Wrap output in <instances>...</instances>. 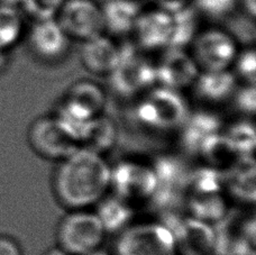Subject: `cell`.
I'll return each instance as SVG.
<instances>
[{
    "instance_id": "1",
    "label": "cell",
    "mask_w": 256,
    "mask_h": 255,
    "mask_svg": "<svg viewBox=\"0 0 256 255\" xmlns=\"http://www.w3.org/2000/svg\"><path fill=\"white\" fill-rule=\"evenodd\" d=\"M112 166L100 154L79 148L63 158L53 176L54 194L70 210L98 204L110 189Z\"/></svg>"
},
{
    "instance_id": "2",
    "label": "cell",
    "mask_w": 256,
    "mask_h": 255,
    "mask_svg": "<svg viewBox=\"0 0 256 255\" xmlns=\"http://www.w3.org/2000/svg\"><path fill=\"white\" fill-rule=\"evenodd\" d=\"M134 114L136 120L145 128L166 133L180 130L190 115V109L180 91L158 86L140 100Z\"/></svg>"
},
{
    "instance_id": "3",
    "label": "cell",
    "mask_w": 256,
    "mask_h": 255,
    "mask_svg": "<svg viewBox=\"0 0 256 255\" xmlns=\"http://www.w3.org/2000/svg\"><path fill=\"white\" fill-rule=\"evenodd\" d=\"M27 140L30 148L48 160L62 161L80 148L79 132L56 115L35 120Z\"/></svg>"
},
{
    "instance_id": "4",
    "label": "cell",
    "mask_w": 256,
    "mask_h": 255,
    "mask_svg": "<svg viewBox=\"0 0 256 255\" xmlns=\"http://www.w3.org/2000/svg\"><path fill=\"white\" fill-rule=\"evenodd\" d=\"M106 230L96 212L86 209L71 210L58 222L56 240L68 255H86L99 250Z\"/></svg>"
},
{
    "instance_id": "5",
    "label": "cell",
    "mask_w": 256,
    "mask_h": 255,
    "mask_svg": "<svg viewBox=\"0 0 256 255\" xmlns=\"http://www.w3.org/2000/svg\"><path fill=\"white\" fill-rule=\"evenodd\" d=\"M109 76L112 89L122 97H134L156 84L155 66L130 43L120 48V61Z\"/></svg>"
},
{
    "instance_id": "6",
    "label": "cell",
    "mask_w": 256,
    "mask_h": 255,
    "mask_svg": "<svg viewBox=\"0 0 256 255\" xmlns=\"http://www.w3.org/2000/svg\"><path fill=\"white\" fill-rule=\"evenodd\" d=\"M117 255H179L174 238L163 222H143L120 232Z\"/></svg>"
},
{
    "instance_id": "7",
    "label": "cell",
    "mask_w": 256,
    "mask_h": 255,
    "mask_svg": "<svg viewBox=\"0 0 256 255\" xmlns=\"http://www.w3.org/2000/svg\"><path fill=\"white\" fill-rule=\"evenodd\" d=\"M110 189L126 202H150L156 189V176L152 166L137 161H122L112 168Z\"/></svg>"
},
{
    "instance_id": "8",
    "label": "cell",
    "mask_w": 256,
    "mask_h": 255,
    "mask_svg": "<svg viewBox=\"0 0 256 255\" xmlns=\"http://www.w3.org/2000/svg\"><path fill=\"white\" fill-rule=\"evenodd\" d=\"M106 104V94L92 81H79L63 96L56 116L80 132L81 126L99 116Z\"/></svg>"
},
{
    "instance_id": "9",
    "label": "cell",
    "mask_w": 256,
    "mask_h": 255,
    "mask_svg": "<svg viewBox=\"0 0 256 255\" xmlns=\"http://www.w3.org/2000/svg\"><path fill=\"white\" fill-rule=\"evenodd\" d=\"M163 224L171 230L179 255L214 254L216 234L209 222L168 212Z\"/></svg>"
},
{
    "instance_id": "10",
    "label": "cell",
    "mask_w": 256,
    "mask_h": 255,
    "mask_svg": "<svg viewBox=\"0 0 256 255\" xmlns=\"http://www.w3.org/2000/svg\"><path fill=\"white\" fill-rule=\"evenodd\" d=\"M58 22L68 38L82 40L102 35L104 30L102 7L92 0H66Z\"/></svg>"
},
{
    "instance_id": "11",
    "label": "cell",
    "mask_w": 256,
    "mask_h": 255,
    "mask_svg": "<svg viewBox=\"0 0 256 255\" xmlns=\"http://www.w3.org/2000/svg\"><path fill=\"white\" fill-rule=\"evenodd\" d=\"M216 245L217 255H255V220L244 218L236 214L227 212L217 222Z\"/></svg>"
},
{
    "instance_id": "12",
    "label": "cell",
    "mask_w": 256,
    "mask_h": 255,
    "mask_svg": "<svg viewBox=\"0 0 256 255\" xmlns=\"http://www.w3.org/2000/svg\"><path fill=\"white\" fill-rule=\"evenodd\" d=\"M236 56V42L227 32L209 30L194 40V60L204 71L227 70Z\"/></svg>"
},
{
    "instance_id": "13",
    "label": "cell",
    "mask_w": 256,
    "mask_h": 255,
    "mask_svg": "<svg viewBox=\"0 0 256 255\" xmlns=\"http://www.w3.org/2000/svg\"><path fill=\"white\" fill-rule=\"evenodd\" d=\"M155 74L160 86L180 91L194 84L199 74V66L184 48H168L158 66H155Z\"/></svg>"
},
{
    "instance_id": "14",
    "label": "cell",
    "mask_w": 256,
    "mask_h": 255,
    "mask_svg": "<svg viewBox=\"0 0 256 255\" xmlns=\"http://www.w3.org/2000/svg\"><path fill=\"white\" fill-rule=\"evenodd\" d=\"M132 32L140 48L145 50L168 48L172 33L171 14L161 9L140 14Z\"/></svg>"
},
{
    "instance_id": "15",
    "label": "cell",
    "mask_w": 256,
    "mask_h": 255,
    "mask_svg": "<svg viewBox=\"0 0 256 255\" xmlns=\"http://www.w3.org/2000/svg\"><path fill=\"white\" fill-rule=\"evenodd\" d=\"M120 61V48L104 35L84 40L81 62L86 71L96 76H110Z\"/></svg>"
},
{
    "instance_id": "16",
    "label": "cell",
    "mask_w": 256,
    "mask_h": 255,
    "mask_svg": "<svg viewBox=\"0 0 256 255\" xmlns=\"http://www.w3.org/2000/svg\"><path fill=\"white\" fill-rule=\"evenodd\" d=\"M68 35L56 18L36 22L30 34V44L33 51L43 58H58L68 48Z\"/></svg>"
},
{
    "instance_id": "17",
    "label": "cell",
    "mask_w": 256,
    "mask_h": 255,
    "mask_svg": "<svg viewBox=\"0 0 256 255\" xmlns=\"http://www.w3.org/2000/svg\"><path fill=\"white\" fill-rule=\"evenodd\" d=\"M222 127L220 117L214 112L206 110L190 112L180 128L182 146L191 153H198L206 140L212 135L220 133Z\"/></svg>"
},
{
    "instance_id": "18",
    "label": "cell",
    "mask_w": 256,
    "mask_h": 255,
    "mask_svg": "<svg viewBox=\"0 0 256 255\" xmlns=\"http://www.w3.org/2000/svg\"><path fill=\"white\" fill-rule=\"evenodd\" d=\"M117 135V126L112 120L102 115L94 117L81 126L80 148L102 156L115 146Z\"/></svg>"
},
{
    "instance_id": "19",
    "label": "cell",
    "mask_w": 256,
    "mask_h": 255,
    "mask_svg": "<svg viewBox=\"0 0 256 255\" xmlns=\"http://www.w3.org/2000/svg\"><path fill=\"white\" fill-rule=\"evenodd\" d=\"M225 188L240 202H255V161L253 156H240L226 173Z\"/></svg>"
},
{
    "instance_id": "20",
    "label": "cell",
    "mask_w": 256,
    "mask_h": 255,
    "mask_svg": "<svg viewBox=\"0 0 256 255\" xmlns=\"http://www.w3.org/2000/svg\"><path fill=\"white\" fill-rule=\"evenodd\" d=\"M104 30L116 35L132 32L140 15V7L136 0H107L102 8Z\"/></svg>"
},
{
    "instance_id": "21",
    "label": "cell",
    "mask_w": 256,
    "mask_h": 255,
    "mask_svg": "<svg viewBox=\"0 0 256 255\" xmlns=\"http://www.w3.org/2000/svg\"><path fill=\"white\" fill-rule=\"evenodd\" d=\"M191 216L206 222H218L228 212V204L224 191H208V192L184 194Z\"/></svg>"
},
{
    "instance_id": "22",
    "label": "cell",
    "mask_w": 256,
    "mask_h": 255,
    "mask_svg": "<svg viewBox=\"0 0 256 255\" xmlns=\"http://www.w3.org/2000/svg\"><path fill=\"white\" fill-rule=\"evenodd\" d=\"M96 214L106 233H120L130 226L135 216V208L134 204L114 194L100 200Z\"/></svg>"
},
{
    "instance_id": "23",
    "label": "cell",
    "mask_w": 256,
    "mask_h": 255,
    "mask_svg": "<svg viewBox=\"0 0 256 255\" xmlns=\"http://www.w3.org/2000/svg\"><path fill=\"white\" fill-rule=\"evenodd\" d=\"M199 97L209 102H222L236 90V78L227 70L204 71L194 81Z\"/></svg>"
},
{
    "instance_id": "24",
    "label": "cell",
    "mask_w": 256,
    "mask_h": 255,
    "mask_svg": "<svg viewBox=\"0 0 256 255\" xmlns=\"http://www.w3.org/2000/svg\"><path fill=\"white\" fill-rule=\"evenodd\" d=\"M198 154L207 162L208 166L222 173H226L240 158L227 136L222 133L209 138L201 145Z\"/></svg>"
},
{
    "instance_id": "25",
    "label": "cell",
    "mask_w": 256,
    "mask_h": 255,
    "mask_svg": "<svg viewBox=\"0 0 256 255\" xmlns=\"http://www.w3.org/2000/svg\"><path fill=\"white\" fill-rule=\"evenodd\" d=\"M198 12L191 6H186L171 14L172 33L168 48H184L196 38L198 30Z\"/></svg>"
},
{
    "instance_id": "26",
    "label": "cell",
    "mask_w": 256,
    "mask_h": 255,
    "mask_svg": "<svg viewBox=\"0 0 256 255\" xmlns=\"http://www.w3.org/2000/svg\"><path fill=\"white\" fill-rule=\"evenodd\" d=\"M22 18L20 10L12 4H0V52H6L20 40Z\"/></svg>"
},
{
    "instance_id": "27",
    "label": "cell",
    "mask_w": 256,
    "mask_h": 255,
    "mask_svg": "<svg viewBox=\"0 0 256 255\" xmlns=\"http://www.w3.org/2000/svg\"><path fill=\"white\" fill-rule=\"evenodd\" d=\"M224 134L240 156H254L255 130L252 122L248 120L237 122Z\"/></svg>"
},
{
    "instance_id": "28",
    "label": "cell",
    "mask_w": 256,
    "mask_h": 255,
    "mask_svg": "<svg viewBox=\"0 0 256 255\" xmlns=\"http://www.w3.org/2000/svg\"><path fill=\"white\" fill-rule=\"evenodd\" d=\"M25 14L36 22L56 18L66 0H17Z\"/></svg>"
},
{
    "instance_id": "29",
    "label": "cell",
    "mask_w": 256,
    "mask_h": 255,
    "mask_svg": "<svg viewBox=\"0 0 256 255\" xmlns=\"http://www.w3.org/2000/svg\"><path fill=\"white\" fill-rule=\"evenodd\" d=\"M227 33L235 42L250 45L255 42L256 27L254 17L250 15H238L232 17L227 25Z\"/></svg>"
},
{
    "instance_id": "30",
    "label": "cell",
    "mask_w": 256,
    "mask_h": 255,
    "mask_svg": "<svg viewBox=\"0 0 256 255\" xmlns=\"http://www.w3.org/2000/svg\"><path fill=\"white\" fill-rule=\"evenodd\" d=\"M237 0H194V8L212 20L227 17L234 10Z\"/></svg>"
},
{
    "instance_id": "31",
    "label": "cell",
    "mask_w": 256,
    "mask_h": 255,
    "mask_svg": "<svg viewBox=\"0 0 256 255\" xmlns=\"http://www.w3.org/2000/svg\"><path fill=\"white\" fill-rule=\"evenodd\" d=\"M236 71L242 79L248 84H255L256 81V54L254 50L248 51L236 56Z\"/></svg>"
},
{
    "instance_id": "32",
    "label": "cell",
    "mask_w": 256,
    "mask_h": 255,
    "mask_svg": "<svg viewBox=\"0 0 256 255\" xmlns=\"http://www.w3.org/2000/svg\"><path fill=\"white\" fill-rule=\"evenodd\" d=\"M234 102L236 108L245 115H254L256 110L255 84H248L235 92Z\"/></svg>"
},
{
    "instance_id": "33",
    "label": "cell",
    "mask_w": 256,
    "mask_h": 255,
    "mask_svg": "<svg viewBox=\"0 0 256 255\" xmlns=\"http://www.w3.org/2000/svg\"><path fill=\"white\" fill-rule=\"evenodd\" d=\"M0 255H22V250L15 238L0 235Z\"/></svg>"
},
{
    "instance_id": "34",
    "label": "cell",
    "mask_w": 256,
    "mask_h": 255,
    "mask_svg": "<svg viewBox=\"0 0 256 255\" xmlns=\"http://www.w3.org/2000/svg\"><path fill=\"white\" fill-rule=\"evenodd\" d=\"M154 2L158 4L161 10L172 14L188 6L189 0H154Z\"/></svg>"
},
{
    "instance_id": "35",
    "label": "cell",
    "mask_w": 256,
    "mask_h": 255,
    "mask_svg": "<svg viewBox=\"0 0 256 255\" xmlns=\"http://www.w3.org/2000/svg\"><path fill=\"white\" fill-rule=\"evenodd\" d=\"M245 10L250 17H255L256 14V0H243Z\"/></svg>"
},
{
    "instance_id": "36",
    "label": "cell",
    "mask_w": 256,
    "mask_h": 255,
    "mask_svg": "<svg viewBox=\"0 0 256 255\" xmlns=\"http://www.w3.org/2000/svg\"><path fill=\"white\" fill-rule=\"evenodd\" d=\"M43 255H68V254L66 252H64L60 248H56L48 250V251L45 252Z\"/></svg>"
},
{
    "instance_id": "37",
    "label": "cell",
    "mask_w": 256,
    "mask_h": 255,
    "mask_svg": "<svg viewBox=\"0 0 256 255\" xmlns=\"http://www.w3.org/2000/svg\"><path fill=\"white\" fill-rule=\"evenodd\" d=\"M6 52H0V70L2 69L4 66V61H6Z\"/></svg>"
},
{
    "instance_id": "38",
    "label": "cell",
    "mask_w": 256,
    "mask_h": 255,
    "mask_svg": "<svg viewBox=\"0 0 256 255\" xmlns=\"http://www.w3.org/2000/svg\"><path fill=\"white\" fill-rule=\"evenodd\" d=\"M86 255H110V254H108V253L104 252V251H100V250H97V251H94L92 253H89V254H86Z\"/></svg>"
},
{
    "instance_id": "39",
    "label": "cell",
    "mask_w": 256,
    "mask_h": 255,
    "mask_svg": "<svg viewBox=\"0 0 256 255\" xmlns=\"http://www.w3.org/2000/svg\"><path fill=\"white\" fill-rule=\"evenodd\" d=\"M136 2H137V0H136Z\"/></svg>"
}]
</instances>
